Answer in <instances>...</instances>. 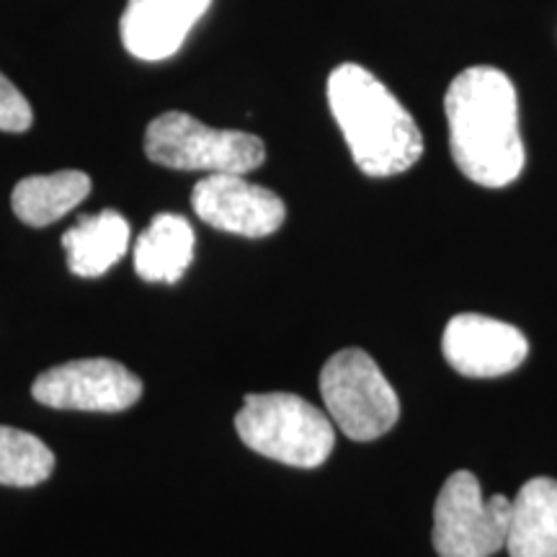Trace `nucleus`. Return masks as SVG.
Returning a JSON list of instances; mask_svg holds the SVG:
<instances>
[{"instance_id":"2","label":"nucleus","mask_w":557,"mask_h":557,"mask_svg":"<svg viewBox=\"0 0 557 557\" xmlns=\"http://www.w3.org/2000/svg\"><path fill=\"white\" fill-rule=\"evenodd\" d=\"M329 107L354 163L372 178L406 173L423 156V135L408 109L377 75L344 62L329 75Z\"/></svg>"},{"instance_id":"15","label":"nucleus","mask_w":557,"mask_h":557,"mask_svg":"<svg viewBox=\"0 0 557 557\" xmlns=\"http://www.w3.org/2000/svg\"><path fill=\"white\" fill-rule=\"evenodd\" d=\"M54 470L52 449L39 436L0 426V485L32 487Z\"/></svg>"},{"instance_id":"7","label":"nucleus","mask_w":557,"mask_h":557,"mask_svg":"<svg viewBox=\"0 0 557 557\" xmlns=\"http://www.w3.org/2000/svg\"><path fill=\"white\" fill-rule=\"evenodd\" d=\"M32 395L47 408L120 413L143 398V382L114 359H78L41 372Z\"/></svg>"},{"instance_id":"14","label":"nucleus","mask_w":557,"mask_h":557,"mask_svg":"<svg viewBox=\"0 0 557 557\" xmlns=\"http://www.w3.org/2000/svg\"><path fill=\"white\" fill-rule=\"evenodd\" d=\"M90 194V178L83 171H58L47 176L21 178L11 194L13 214L29 227H47L73 212Z\"/></svg>"},{"instance_id":"10","label":"nucleus","mask_w":557,"mask_h":557,"mask_svg":"<svg viewBox=\"0 0 557 557\" xmlns=\"http://www.w3.org/2000/svg\"><path fill=\"white\" fill-rule=\"evenodd\" d=\"M212 0H127L122 13V45L132 58L163 62L184 47Z\"/></svg>"},{"instance_id":"4","label":"nucleus","mask_w":557,"mask_h":557,"mask_svg":"<svg viewBox=\"0 0 557 557\" xmlns=\"http://www.w3.org/2000/svg\"><path fill=\"white\" fill-rule=\"evenodd\" d=\"M145 156L173 171L246 176L267 160V148L250 132L212 129L184 111H169L145 129Z\"/></svg>"},{"instance_id":"12","label":"nucleus","mask_w":557,"mask_h":557,"mask_svg":"<svg viewBox=\"0 0 557 557\" xmlns=\"http://www.w3.org/2000/svg\"><path fill=\"white\" fill-rule=\"evenodd\" d=\"M197 235L181 214H156L135 243V271L143 282L176 284L194 261Z\"/></svg>"},{"instance_id":"3","label":"nucleus","mask_w":557,"mask_h":557,"mask_svg":"<svg viewBox=\"0 0 557 557\" xmlns=\"http://www.w3.org/2000/svg\"><path fill=\"white\" fill-rule=\"evenodd\" d=\"M235 429L248 449L302 470L320 468L336 444L331 416L292 393L248 395Z\"/></svg>"},{"instance_id":"16","label":"nucleus","mask_w":557,"mask_h":557,"mask_svg":"<svg viewBox=\"0 0 557 557\" xmlns=\"http://www.w3.org/2000/svg\"><path fill=\"white\" fill-rule=\"evenodd\" d=\"M34 124L32 103L13 83L0 73V132H26Z\"/></svg>"},{"instance_id":"8","label":"nucleus","mask_w":557,"mask_h":557,"mask_svg":"<svg viewBox=\"0 0 557 557\" xmlns=\"http://www.w3.org/2000/svg\"><path fill=\"white\" fill-rule=\"evenodd\" d=\"M191 207L201 222L243 238H267L287 218L278 194L238 173H209L201 178L191 191Z\"/></svg>"},{"instance_id":"11","label":"nucleus","mask_w":557,"mask_h":557,"mask_svg":"<svg viewBox=\"0 0 557 557\" xmlns=\"http://www.w3.org/2000/svg\"><path fill=\"white\" fill-rule=\"evenodd\" d=\"M508 557H557V480L534 478L511 500Z\"/></svg>"},{"instance_id":"5","label":"nucleus","mask_w":557,"mask_h":557,"mask_svg":"<svg viewBox=\"0 0 557 557\" xmlns=\"http://www.w3.org/2000/svg\"><path fill=\"white\" fill-rule=\"evenodd\" d=\"M320 395L333 426L354 442H372L387 434L400 418V400L377 361L361 348H344L325 361Z\"/></svg>"},{"instance_id":"9","label":"nucleus","mask_w":557,"mask_h":557,"mask_svg":"<svg viewBox=\"0 0 557 557\" xmlns=\"http://www.w3.org/2000/svg\"><path fill=\"white\" fill-rule=\"evenodd\" d=\"M444 359L465 377H504L524 364L529 341L504 320L462 312L444 329Z\"/></svg>"},{"instance_id":"6","label":"nucleus","mask_w":557,"mask_h":557,"mask_svg":"<svg viewBox=\"0 0 557 557\" xmlns=\"http://www.w3.org/2000/svg\"><path fill=\"white\" fill-rule=\"evenodd\" d=\"M511 498L483 496L478 478L457 470L438 491L434 506V547L438 557H491L506 547Z\"/></svg>"},{"instance_id":"13","label":"nucleus","mask_w":557,"mask_h":557,"mask_svg":"<svg viewBox=\"0 0 557 557\" xmlns=\"http://www.w3.org/2000/svg\"><path fill=\"white\" fill-rule=\"evenodd\" d=\"M62 248L67 256V269L75 276L96 278L103 276L122 261L129 248V222L114 209L99 214H86L62 235Z\"/></svg>"},{"instance_id":"1","label":"nucleus","mask_w":557,"mask_h":557,"mask_svg":"<svg viewBox=\"0 0 557 557\" xmlns=\"http://www.w3.org/2000/svg\"><path fill=\"white\" fill-rule=\"evenodd\" d=\"M449 150L472 184L500 189L524 171L517 88L504 70L475 65L462 70L444 96Z\"/></svg>"}]
</instances>
